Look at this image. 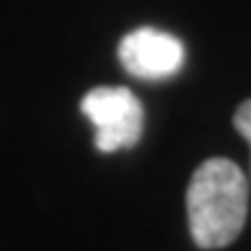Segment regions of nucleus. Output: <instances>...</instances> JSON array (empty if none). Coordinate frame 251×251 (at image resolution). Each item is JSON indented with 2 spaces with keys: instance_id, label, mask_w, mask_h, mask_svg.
<instances>
[{
  "instance_id": "f257e3e1",
  "label": "nucleus",
  "mask_w": 251,
  "mask_h": 251,
  "mask_svg": "<svg viewBox=\"0 0 251 251\" xmlns=\"http://www.w3.org/2000/svg\"><path fill=\"white\" fill-rule=\"evenodd\" d=\"M249 184L228 158L205 161L188 181L186 212L191 237L200 249L228 247L247 221Z\"/></svg>"
},
{
  "instance_id": "f03ea898",
  "label": "nucleus",
  "mask_w": 251,
  "mask_h": 251,
  "mask_svg": "<svg viewBox=\"0 0 251 251\" xmlns=\"http://www.w3.org/2000/svg\"><path fill=\"white\" fill-rule=\"evenodd\" d=\"M81 114L96 128V149L112 153L137 144L144 128V109L130 89L98 86L81 98Z\"/></svg>"
},
{
  "instance_id": "7ed1b4c3",
  "label": "nucleus",
  "mask_w": 251,
  "mask_h": 251,
  "mask_svg": "<svg viewBox=\"0 0 251 251\" xmlns=\"http://www.w3.org/2000/svg\"><path fill=\"white\" fill-rule=\"evenodd\" d=\"M184 58L179 37L156 28H137L119 42V61L137 79H168L181 70Z\"/></svg>"
},
{
  "instance_id": "20e7f679",
  "label": "nucleus",
  "mask_w": 251,
  "mask_h": 251,
  "mask_svg": "<svg viewBox=\"0 0 251 251\" xmlns=\"http://www.w3.org/2000/svg\"><path fill=\"white\" fill-rule=\"evenodd\" d=\"M233 121H235L237 133L242 135L244 140L249 142V147H251V100H247V102H242V105L237 107Z\"/></svg>"
}]
</instances>
